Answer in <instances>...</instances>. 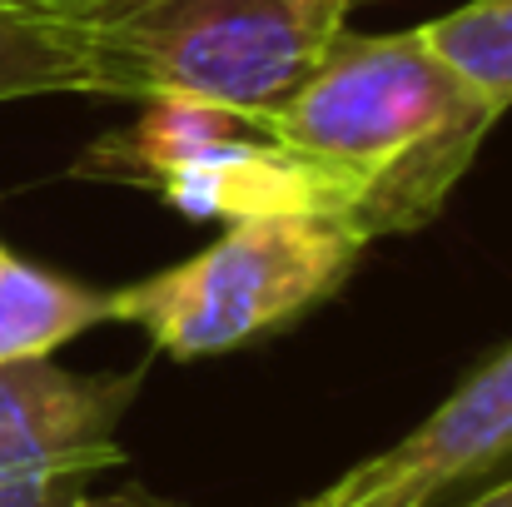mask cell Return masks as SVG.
<instances>
[{"instance_id":"obj_8","label":"cell","mask_w":512,"mask_h":507,"mask_svg":"<svg viewBox=\"0 0 512 507\" xmlns=\"http://www.w3.org/2000/svg\"><path fill=\"white\" fill-rule=\"evenodd\" d=\"M428 50L498 115L512 110V0H468L418 25Z\"/></svg>"},{"instance_id":"obj_5","label":"cell","mask_w":512,"mask_h":507,"mask_svg":"<svg viewBox=\"0 0 512 507\" xmlns=\"http://www.w3.org/2000/svg\"><path fill=\"white\" fill-rule=\"evenodd\" d=\"M512 468V343L483 358L413 433L368 463L348 468V493H413L433 503L458 483H483Z\"/></svg>"},{"instance_id":"obj_11","label":"cell","mask_w":512,"mask_h":507,"mask_svg":"<svg viewBox=\"0 0 512 507\" xmlns=\"http://www.w3.org/2000/svg\"><path fill=\"white\" fill-rule=\"evenodd\" d=\"M65 507H184V503H165V498H150V493H110V498L80 493V498H70Z\"/></svg>"},{"instance_id":"obj_12","label":"cell","mask_w":512,"mask_h":507,"mask_svg":"<svg viewBox=\"0 0 512 507\" xmlns=\"http://www.w3.org/2000/svg\"><path fill=\"white\" fill-rule=\"evenodd\" d=\"M463 507H512V473L508 478H498L493 488H483L478 498H468Z\"/></svg>"},{"instance_id":"obj_3","label":"cell","mask_w":512,"mask_h":507,"mask_svg":"<svg viewBox=\"0 0 512 507\" xmlns=\"http://www.w3.org/2000/svg\"><path fill=\"white\" fill-rule=\"evenodd\" d=\"M368 244L339 214L234 219L209 249L110 294L115 324H135L179 363L224 358L274 338L329 304Z\"/></svg>"},{"instance_id":"obj_10","label":"cell","mask_w":512,"mask_h":507,"mask_svg":"<svg viewBox=\"0 0 512 507\" xmlns=\"http://www.w3.org/2000/svg\"><path fill=\"white\" fill-rule=\"evenodd\" d=\"M5 10H25V15H45V20H80L85 10L105 5V0H0Z\"/></svg>"},{"instance_id":"obj_6","label":"cell","mask_w":512,"mask_h":507,"mask_svg":"<svg viewBox=\"0 0 512 507\" xmlns=\"http://www.w3.org/2000/svg\"><path fill=\"white\" fill-rule=\"evenodd\" d=\"M100 324H115L105 289L0 249V363L50 358Z\"/></svg>"},{"instance_id":"obj_9","label":"cell","mask_w":512,"mask_h":507,"mask_svg":"<svg viewBox=\"0 0 512 507\" xmlns=\"http://www.w3.org/2000/svg\"><path fill=\"white\" fill-rule=\"evenodd\" d=\"M299 507H428L423 498H413V493H348V488H324V493H314L309 503Z\"/></svg>"},{"instance_id":"obj_7","label":"cell","mask_w":512,"mask_h":507,"mask_svg":"<svg viewBox=\"0 0 512 507\" xmlns=\"http://www.w3.org/2000/svg\"><path fill=\"white\" fill-rule=\"evenodd\" d=\"M35 95H100V75L70 20L0 5V105Z\"/></svg>"},{"instance_id":"obj_1","label":"cell","mask_w":512,"mask_h":507,"mask_svg":"<svg viewBox=\"0 0 512 507\" xmlns=\"http://www.w3.org/2000/svg\"><path fill=\"white\" fill-rule=\"evenodd\" d=\"M498 120L418 30H343L314 75L259 125L334 184L339 219L373 244L428 229Z\"/></svg>"},{"instance_id":"obj_13","label":"cell","mask_w":512,"mask_h":507,"mask_svg":"<svg viewBox=\"0 0 512 507\" xmlns=\"http://www.w3.org/2000/svg\"><path fill=\"white\" fill-rule=\"evenodd\" d=\"M0 249H5V244H0Z\"/></svg>"},{"instance_id":"obj_2","label":"cell","mask_w":512,"mask_h":507,"mask_svg":"<svg viewBox=\"0 0 512 507\" xmlns=\"http://www.w3.org/2000/svg\"><path fill=\"white\" fill-rule=\"evenodd\" d=\"M358 0H105L75 25L100 95H194L249 120L279 110Z\"/></svg>"},{"instance_id":"obj_4","label":"cell","mask_w":512,"mask_h":507,"mask_svg":"<svg viewBox=\"0 0 512 507\" xmlns=\"http://www.w3.org/2000/svg\"><path fill=\"white\" fill-rule=\"evenodd\" d=\"M145 388L140 368L75 373L55 358L0 363V507H65L125 463L120 423Z\"/></svg>"}]
</instances>
